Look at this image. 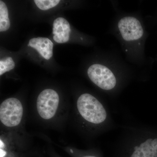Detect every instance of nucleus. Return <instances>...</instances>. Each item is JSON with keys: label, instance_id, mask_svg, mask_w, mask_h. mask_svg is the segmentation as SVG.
<instances>
[{"label": "nucleus", "instance_id": "nucleus-1", "mask_svg": "<svg viewBox=\"0 0 157 157\" xmlns=\"http://www.w3.org/2000/svg\"><path fill=\"white\" fill-rule=\"evenodd\" d=\"M77 108L82 118L90 123L100 124L107 119L105 108L97 98L90 94L86 93L79 96Z\"/></svg>", "mask_w": 157, "mask_h": 157}, {"label": "nucleus", "instance_id": "nucleus-2", "mask_svg": "<svg viewBox=\"0 0 157 157\" xmlns=\"http://www.w3.org/2000/svg\"><path fill=\"white\" fill-rule=\"evenodd\" d=\"M23 115L22 104L17 98H8L0 105V121L6 127L14 128L19 125Z\"/></svg>", "mask_w": 157, "mask_h": 157}, {"label": "nucleus", "instance_id": "nucleus-3", "mask_svg": "<svg viewBox=\"0 0 157 157\" xmlns=\"http://www.w3.org/2000/svg\"><path fill=\"white\" fill-rule=\"evenodd\" d=\"M59 98L58 93L52 89H45L38 96L37 109L39 115L46 120L53 118L58 108Z\"/></svg>", "mask_w": 157, "mask_h": 157}, {"label": "nucleus", "instance_id": "nucleus-4", "mask_svg": "<svg viewBox=\"0 0 157 157\" xmlns=\"http://www.w3.org/2000/svg\"><path fill=\"white\" fill-rule=\"evenodd\" d=\"M87 74L90 80L104 90H112L116 85V78L112 71L101 64H94L89 68Z\"/></svg>", "mask_w": 157, "mask_h": 157}, {"label": "nucleus", "instance_id": "nucleus-5", "mask_svg": "<svg viewBox=\"0 0 157 157\" xmlns=\"http://www.w3.org/2000/svg\"><path fill=\"white\" fill-rule=\"evenodd\" d=\"M122 36L127 41L140 39L143 35V29L140 21L135 17H125L121 18L118 24Z\"/></svg>", "mask_w": 157, "mask_h": 157}, {"label": "nucleus", "instance_id": "nucleus-6", "mask_svg": "<svg viewBox=\"0 0 157 157\" xmlns=\"http://www.w3.org/2000/svg\"><path fill=\"white\" fill-rule=\"evenodd\" d=\"M71 29L67 21L59 17L55 20L53 24V39L58 43L67 42L70 38Z\"/></svg>", "mask_w": 157, "mask_h": 157}, {"label": "nucleus", "instance_id": "nucleus-7", "mask_svg": "<svg viewBox=\"0 0 157 157\" xmlns=\"http://www.w3.org/2000/svg\"><path fill=\"white\" fill-rule=\"evenodd\" d=\"M28 46L36 49L45 59H49L53 55V43L48 38H33L29 41Z\"/></svg>", "mask_w": 157, "mask_h": 157}, {"label": "nucleus", "instance_id": "nucleus-8", "mask_svg": "<svg viewBox=\"0 0 157 157\" xmlns=\"http://www.w3.org/2000/svg\"><path fill=\"white\" fill-rule=\"evenodd\" d=\"M130 157H157V138H148L135 146Z\"/></svg>", "mask_w": 157, "mask_h": 157}, {"label": "nucleus", "instance_id": "nucleus-9", "mask_svg": "<svg viewBox=\"0 0 157 157\" xmlns=\"http://www.w3.org/2000/svg\"><path fill=\"white\" fill-rule=\"evenodd\" d=\"M10 26L9 17V11L5 3L0 1V31L5 32L9 29Z\"/></svg>", "mask_w": 157, "mask_h": 157}, {"label": "nucleus", "instance_id": "nucleus-10", "mask_svg": "<svg viewBox=\"0 0 157 157\" xmlns=\"http://www.w3.org/2000/svg\"><path fill=\"white\" fill-rule=\"evenodd\" d=\"M36 5L40 10H45L53 8L59 4V0H35Z\"/></svg>", "mask_w": 157, "mask_h": 157}, {"label": "nucleus", "instance_id": "nucleus-11", "mask_svg": "<svg viewBox=\"0 0 157 157\" xmlns=\"http://www.w3.org/2000/svg\"><path fill=\"white\" fill-rule=\"evenodd\" d=\"M15 63L12 58L9 57L0 61V75L2 76L6 72L13 70Z\"/></svg>", "mask_w": 157, "mask_h": 157}, {"label": "nucleus", "instance_id": "nucleus-12", "mask_svg": "<svg viewBox=\"0 0 157 157\" xmlns=\"http://www.w3.org/2000/svg\"><path fill=\"white\" fill-rule=\"evenodd\" d=\"M12 155L10 154H9V153H8V154L5 157H13V156H12Z\"/></svg>", "mask_w": 157, "mask_h": 157}, {"label": "nucleus", "instance_id": "nucleus-13", "mask_svg": "<svg viewBox=\"0 0 157 157\" xmlns=\"http://www.w3.org/2000/svg\"><path fill=\"white\" fill-rule=\"evenodd\" d=\"M82 157H97L95 156H93V155H85V156H83Z\"/></svg>", "mask_w": 157, "mask_h": 157}]
</instances>
